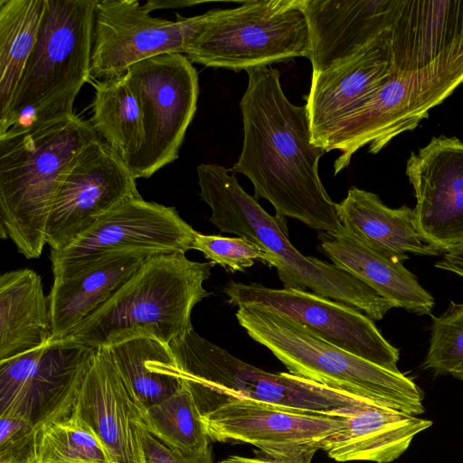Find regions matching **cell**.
Wrapping results in <instances>:
<instances>
[{
	"label": "cell",
	"instance_id": "1",
	"mask_svg": "<svg viewBox=\"0 0 463 463\" xmlns=\"http://www.w3.org/2000/svg\"><path fill=\"white\" fill-rule=\"evenodd\" d=\"M246 72L248 84L240 102L242 149L230 172L247 176L254 197L268 200L277 215L319 232L339 229L337 203L318 174V161L326 152L312 142L306 104L288 99L276 68Z\"/></svg>",
	"mask_w": 463,
	"mask_h": 463
},
{
	"label": "cell",
	"instance_id": "2",
	"mask_svg": "<svg viewBox=\"0 0 463 463\" xmlns=\"http://www.w3.org/2000/svg\"><path fill=\"white\" fill-rule=\"evenodd\" d=\"M212 267L181 252L153 255L62 339L94 349L137 337L170 344L193 329L192 310L209 295L203 282Z\"/></svg>",
	"mask_w": 463,
	"mask_h": 463
},
{
	"label": "cell",
	"instance_id": "3",
	"mask_svg": "<svg viewBox=\"0 0 463 463\" xmlns=\"http://www.w3.org/2000/svg\"><path fill=\"white\" fill-rule=\"evenodd\" d=\"M199 195L211 210L210 222L221 232L259 245L275 259L284 288L305 290L346 304L381 320L392 303L334 264L300 253L290 242L286 218L268 213L239 184L235 174L218 164L196 167Z\"/></svg>",
	"mask_w": 463,
	"mask_h": 463
},
{
	"label": "cell",
	"instance_id": "4",
	"mask_svg": "<svg viewBox=\"0 0 463 463\" xmlns=\"http://www.w3.org/2000/svg\"><path fill=\"white\" fill-rule=\"evenodd\" d=\"M100 138L77 115L0 136V230L26 259L40 257L48 216L69 164Z\"/></svg>",
	"mask_w": 463,
	"mask_h": 463
},
{
	"label": "cell",
	"instance_id": "5",
	"mask_svg": "<svg viewBox=\"0 0 463 463\" xmlns=\"http://www.w3.org/2000/svg\"><path fill=\"white\" fill-rule=\"evenodd\" d=\"M98 0H46L34 48L7 111L0 136L61 121L90 78Z\"/></svg>",
	"mask_w": 463,
	"mask_h": 463
},
{
	"label": "cell",
	"instance_id": "6",
	"mask_svg": "<svg viewBox=\"0 0 463 463\" xmlns=\"http://www.w3.org/2000/svg\"><path fill=\"white\" fill-rule=\"evenodd\" d=\"M235 316L249 336L271 351L289 373L408 415L423 413L422 391L402 373L326 343L272 310L245 304L237 307Z\"/></svg>",
	"mask_w": 463,
	"mask_h": 463
},
{
	"label": "cell",
	"instance_id": "7",
	"mask_svg": "<svg viewBox=\"0 0 463 463\" xmlns=\"http://www.w3.org/2000/svg\"><path fill=\"white\" fill-rule=\"evenodd\" d=\"M168 345L180 379L201 414L228 400L331 416H345L375 404L289 373L263 371L199 335L194 328Z\"/></svg>",
	"mask_w": 463,
	"mask_h": 463
},
{
	"label": "cell",
	"instance_id": "8",
	"mask_svg": "<svg viewBox=\"0 0 463 463\" xmlns=\"http://www.w3.org/2000/svg\"><path fill=\"white\" fill-rule=\"evenodd\" d=\"M302 0H250L205 13L188 40L192 63L234 71L309 58V28Z\"/></svg>",
	"mask_w": 463,
	"mask_h": 463
},
{
	"label": "cell",
	"instance_id": "9",
	"mask_svg": "<svg viewBox=\"0 0 463 463\" xmlns=\"http://www.w3.org/2000/svg\"><path fill=\"white\" fill-rule=\"evenodd\" d=\"M462 82L463 43L423 68L393 70L326 146V152L340 151L334 163L335 175L348 166L363 146L377 154L398 135L414 129Z\"/></svg>",
	"mask_w": 463,
	"mask_h": 463
},
{
	"label": "cell",
	"instance_id": "10",
	"mask_svg": "<svg viewBox=\"0 0 463 463\" xmlns=\"http://www.w3.org/2000/svg\"><path fill=\"white\" fill-rule=\"evenodd\" d=\"M125 79L143 116L146 141L128 166L148 178L178 157L197 108L198 74L183 53H166L131 65Z\"/></svg>",
	"mask_w": 463,
	"mask_h": 463
},
{
	"label": "cell",
	"instance_id": "11",
	"mask_svg": "<svg viewBox=\"0 0 463 463\" xmlns=\"http://www.w3.org/2000/svg\"><path fill=\"white\" fill-rule=\"evenodd\" d=\"M95 351L60 339L0 361V414L22 415L37 430L70 417Z\"/></svg>",
	"mask_w": 463,
	"mask_h": 463
},
{
	"label": "cell",
	"instance_id": "12",
	"mask_svg": "<svg viewBox=\"0 0 463 463\" xmlns=\"http://www.w3.org/2000/svg\"><path fill=\"white\" fill-rule=\"evenodd\" d=\"M223 291L231 306L250 304L272 310L326 343L387 370L400 372L399 350L383 337L373 319L346 304L310 291L232 280Z\"/></svg>",
	"mask_w": 463,
	"mask_h": 463
},
{
	"label": "cell",
	"instance_id": "13",
	"mask_svg": "<svg viewBox=\"0 0 463 463\" xmlns=\"http://www.w3.org/2000/svg\"><path fill=\"white\" fill-rule=\"evenodd\" d=\"M141 197L136 178L120 156L101 138L93 140L69 164L53 200L45 241L61 250L104 214Z\"/></svg>",
	"mask_w": 463,
	"mask_h": 463
},
{
	"label": "cell",
	"instance_id": "14",
	"mask_svg": "<svg viewBox=\"0 0 463 463\" xmlns=\"http://www.w3.org/2000/svg\"><path fill=\"white\" fill-rule=\"evenodd\" d=\"M210 439L258 447L263 456L310 463L323 441L344 425L343 416L302 412L245 400L223 401L202 414Z\"/></svg>",
	"mask_w": 463,
	"mask_h": 463
},
{
	"label": "cell",
	"instance_id": "15",
	"mask_svg": "<svg viewBox=\"0 0 463 463\" xmlns=\"http://www.w3.org/2000/svg\"><path fill=\"white\" fill-rule=\"evenodd\" d=\"M195 232L175 207L131 198L100 217L66 248L51 250L53 278L64 277L114 250L185 254L192 250Z\"/></svg>",
	"mask_w": 463,
	"mask_h": 463
},
{
	"label": "cell",
	"instance_id": "16",
	"mask_svg": "<svg viewBox=\"0 0 463 463\" xmlns=\"http://www.w3.org/2000/svg\"><path fill=\"white\" fill-rule=\"evenodd\" d=\"M205 13L176 20L153 17L137 0H98L95 9L90 78H119L141 61L166 53H184Z\"/></svg>",
	"mask_w": 463,
	"mask_h": 463
},
{
	"label": "cell",
	"instance_id": "17",
	"mask_svg": "<svg viewBox=\"0 0 463 463\" xmlns=\"http://www.w3.org/2000/svg\"><path fill=\"white\" fill-rule=\"evenodd\" d=\"M406 175L415 192L413 210L422 237L443 253L463 244V142L433 137L411 152Z\"/></svg>",
	"mask_w": 463,
	"mask_h": 463
},
{
	"label": "cell",
	"instance_id": "18",
	"mask_svg": "<svg viewBox=\"0 0 463 463\" xmlns=\"http://www.w3.org/2000/svg\"><path fill=\"white\" fill-rule=\"evenodd\" d=\"M387 30L352 57L312 75L306 107L312 142L324 150L392 74Z\"/></svg>",
	"mask_w": 463,
	"mask_h": 463
},
{
	"label": "cell",
	"instance_id": "19",
	"mask_svg": "<svg viewBox=\"0 0 463 463\" xmlns=\"http://www.w3.org/2000/svg\"><path fill=\"white\" fill-rule=\"evenodd\" d=\"M73 414L98 436L112 463H145L141 441L144 409L105 347L96 349L89 363Z\"/></svg>",
	"mask_w": 463,
	"mask_h": 463
},
{
	"label": "cell",
	"instance_id": "20",
	"mask_svg": "<svg viewBox=\"0 0 463 463\" xmlns=\"http://www.w3.org/2000/svg\"><path fill=\"white\" fill-rule=\"evenodd\" d=\"M401 0H302L312 75L339 63L389 29Z\"/></svg>",
	"mask_w": 463,
	"mask_h": 463
},
{
	"label": "cell",
	"instance_id": "21",
	"mask_svg": "<svg viewBox=\"0 0 463 463\" xmlns=\"http://www.w3.org/2000/svg\"><path fill=\"white\" fill-rule=\"evenodd\" d=\"M153 255L156 254L137 250L109 251L64 277L53 278L47 296L52 340L65 337L103 305Z\"/></svg>",
	"mask_w": 463,
	"mask_h": 463
},
{
	"label": "cell",
	"instance_id": "22",
	"mask_svg": "<svg viewBox=\"0 0 463 463\" xmlns=\"http://www.w3.org/2000/svg\"><path fill=\"white\" fill-rule=\"evenodd\" d=\"M386 37L393 70L423 68L463 43V0H401Z\"/></svg>",
	"mask_w": 463,
	"mask_h": 463
},
{
	"label": "cell",
	"instance_id": "23",
	"mask_svg": "<svg viewBox=\"0 0 463 463\" xmlns=\"http://www.w3.org/2000/svg\"><path fill=\"white\" fill-rule=\"evenodd\" d=\"M319 240L321 251L332 264L366 284L395 307L418 315L430 314L433 297L403 263L368 248L344 226L320 232Z\"/></svg>",
	"mask_w": 463,
	"mask_h": 463
},
{
	"label": "cell",
	"instance_id": "24",
	"mask_svg": "<svg viewBox=\"0 0 463 463\" xmlns=\"http://www.w3.org/2000/svg\"><path fill=\"white\" fill-rule=\"evenodd\" d=\"M337 213L342 225L364 245L396 262L403 263L409 253L436 256L443 252L422 237L413 209L390 208L372 192L349 188L337 203Z\"/></svg>",
	"mask_w": 463,
	"mask_h": 463
},
{
	"label": "cell",
	"instance_id": "25",
	"mask_svg": "<svg viewBox=\"0 0 463 463\" xmlns=\"http://www.w3.org/2000/svg\"><path fill=\"white\" fill-rule=\"evenodd\" d=\"M343 417V427L321 446L339 462H392L407 450L417 434L432 424L429 420L376 404Z\"/></svg>",
	"mask_w": 463,
	"mask_h": 463
},
{
	"label": "cell",
	"instance_id": "26",
	"mask_svg": "<svg viewBox=\"0 0 463 463\" xmlns=\"http://www.w3.org/2000/svg\"><path fill=\"white\" fill-rule=\"evenodd\" d=\"M52 340L48 297L40 276L30 269L0 277V361Z\"/></svg>",
	"mask_w": 463,
	"mask_h": 463
},
{
	"label": "cell",
	"instance_id": "27",
	"mask_svg": "<svg viewBox=\"0 0 463 463\" xmlns=\"http://www.w3.org/2000/svg\"><path fill=\"white\" fill-rule=\"evenodd\" d=\"M105 348L144 410L170 397L183 386L168 344L137 337Z\"/></svg>",
	"mask_w": 463,
	"mask_h": 463
},
{
	"label": "cell",
	"instance_id": "28",
	"mask_svg": "<svg viewBox=\"0 0 463 463\" xmlns=\"http://www.w3.org/2000/svg\"><path fill=\"white\" fill-rule=\"evenodd\" d=\"M93 86L90 121L99 137L129 166L146 141L139 103L125 76L94 81Z\"/></svg>",
	"mask_w": 463,
	"mask_h": 463
},
{
	"label": "cell",
	"instance_id": "29",
	"mask_svg": "<svg viewBox=\"0 0 463 463\" xmlns=\"http://www.w3.org/2000/svg\"><path fill=\"white\" fill-rule=\"evenodd\" d=\"M46 0H0V116L8 109L34 48Z\"/></svg>",
	"mask_w": 463,
	"mask_h": 463
},
{
	"label": "cell",
	"instance_id": "30",
	"mask_svg": "<svg viewBox=\"0 0 463 463\" xmlns=\"http://www.w3.org/2000/svg\"><path fill=\"white\" fill-rule=\"evenodd\" d=\"M143 427L168 448L183 454H201L211 449L202 414L188 388L146 410Z\"/></svg>",
	"mask_w": 463,
	"mask_h": 463
},
{
	"label": "cell",
	"instance_id": "31",
	"mask_svg": "<svg viewBox=\"0 0 463 463\" xmlns=\"http://www.w3.org/2000/svg\"><path fill=\"white\" fill-rule=\"evenodd\" d=\"M40 463H112L94 431L73 413L37 430Z\"/></svg>",
	"mask_w": 463,
	"mask_h": 463
},
{
	"label": "cell",
	"instance_id": "32",
	"mask_svg": "<svg viewBox=\"0 0 463 463\" xmlns=\"http://www.w3.org/2000/svg\"><path fill=\"white\" fill-rule=\"evenodd\" d=\"M430 329L423 365L436 374H449L463 364V303L451 301L442 315L432 317Z\"/></svg>",
	"mask_w": 463,
	"mask_h": 463
},
{
	"label": "cell",
	"instance_id": "33",
	"mask_svg": "<svg viewBox=\"0 0 463 463\" xmlns=\"http://www.w3.org/2000/svg\"><path fill=\"white\" fill-rule=\"evenodd\" d=\"M192 249L201 251L213 266L220 265L230 272H242L253 266L255 260L275 266L271 254L240 236L223 237L196 232Z\"/></svg>",
	"mask_w": 463,
	"mask_h": 463
},
{
	"label": "cell",
	"instance_id": "34",
	"mask_svg": "<svg viewBox=\"0 0 463 463\" xmlns=\"http://www.w3.org/2000/svg\"><path fill=\"white\" fill-rule=\"evenodd\" d=\"M36 459V426L19 414H0V463H29Z\"/></svg>",
	"mask_w": 463,
	"mask_h": 463
},
{
	"label": "cell",
	"instance_id": "35",
	"mask_svg": "<svg viewBox=\"0 0 463 463\" xmlns=\"http://www.w3.org/2000/svg\"><path fill=\"white\" fill-rule=\"evenodd\" d=\"M145 463H213L212 449L201 454L177 452L154 437L145 429L141 431Z\"/></svg>",
	"mask_w": 463,
	"mask_h": 463
},
{
	"label": "cell",
	"instance_id": "36",
	"mask_svg": "<svg viewBox=\"0 0 463 463\" xmlns=\"http://www.w3.org/2000/svg\"><path fill=\"white\" fill-rule=\"evenodd\" d=\"M435 267L463 278V244L446 251Z\"/></svg>",
	"mask_w": 463,
	"mask_h": 463
},
{
	"label": "cell",
	"instance_id": "37",
	"mask_svg": "<svg viewBox=\"0 0 463 463\" xmlns=\"http://www.w3.org/2000/svg\"><path fill=\"white\" fill-rule=\"evenodd\" d=\"M201 2L190 1V0H148L143 8L151 13L154 10L158 9H171V8H184L189 7Z\"/></svg>",
	"mask_w": 463,
	"mask_h": 463
},
{
	"label": "cell",
	"instance_id": "38",
	"mask_svg": "<svg viewBox=\"0 0 463 463\" xmlns=\"http://www.w3.org/2000/svg\"><path fill=\"white\" fill-rule=\"evenodd\" d=\"M218 463H290L287 461L278 460L275 458H245L241 456H231Z\"/></svg>",
	"mask_w": 463,
	"mask_h": 463
},
{
	"label": "cell",
	"instance_id": "39",
	"mask_svg": "<svg viewBox=\"0 0 463 463\" xmlns=\"http://www.w3.org/2000/svg\"><path fill=\"white\" fill-rule=\"evenodd\" d=\"M449 374L457 379L463 380V364L456 367Z\"/></svg>",
	"mask_w": 463,
	"mask_h": 463
},
{
	"label": "cell",
	"instance_id": "40",
	"mask_svg": "<svg viewBox=\"0 0 463 463\" xmlns=\"http://www.w3.org/2000/svg\"><path fill=\"white\" fill-rule=\"evenodd\" d=\"M29 463H40V462L36 459V460H33V461L29 462Z\"/></svg>",
	"mask_w": 463,
	"mask_h": 463
}]
</instances>
